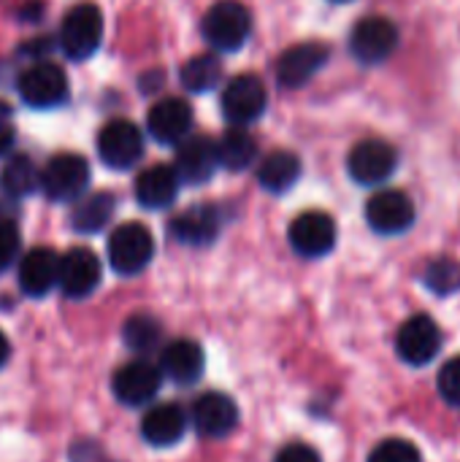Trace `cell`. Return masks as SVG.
Returning <instances> with one entry per match:
<instances>
[{
	"label": "cell",
	"instance_id": "cell-13",
	"mask_svg": "<svg viewBox=\"0 0 460 462\" xmlns=\"http://www.w3.org/2000/svg\"><path fill=\"white\" fill-rule=\"evenodd\" d=\"M290 246L306 257H325L336 246V222L325 211H304L290 225Z\"/></svg>",
	"mask_w": 460,
	"mask_h": 462
},
{
	"label": "cell",
	"instance_id": "cell-8",
	"mask_svg": "<svg viewBox=\"0 0 460 462\" xmlns=\"http://www.w3.org/2000/svg\"><path fill=\"white\" fill-rule=\"evenodd\" d=\"M399 46V27L385 16H366L350 32V51L363 65L385 62Z\"/></svg>",
	"mask_w": 460,
	"mask_h": 462
},
{
	"label": "cell",
	"instance_id": "cell-24",
	"mask_svg": "<svg viewBox=\"0 0 460 462\" xmlns=\"http://www.w3.org/2000/svg\"><path fill=\"white\" fill-rule=\"evenodd\" d=\"M298 179H301V157L287 149H274L271 154L263 157V162L258 168L260 187L274 195L287 192L290 187H296Z\"/></svg>",
	"mask_w": 460,
	"mask_h": 462
},
{
	"label": "cell",
	"instance_id": "cell-10",
	"mask_svg": "<svg viewBox=\"0 0 460 462\" xmlns=\"http://www.w3.org/2000/svg\"><path fill=\"white\" fill-rule=\"evenodd\" d=\"M328 57H331V51L320 41H304V43L290 46L277 60V81H279V87H285V89L306 87L320 73V68L328 62Z\"/></svg>",
	"mask_w": 460,
	"mask_h": 462
},
{
	"label": "cell",
	"instance_id": "cell-17",
	"mask_svg": "<svg viewBox=\"0 0 460 462\" xmlns=\"http://www.w3.org/2000/svg\"><path fill=\"white\" fill-rule=\"evenodd\" d=\"M220 165V154H217V141H211L209 135H187L179 146H176V157H174V168L179 173V179L184 184H203L214 176Z\"/></svg>",
	"mask_w": 460,
	"mask_h": 462
},
{
	"label": "cell",
	"instance_id": "cell-2",
	"mask_svg": "<svg viewBox=\"0 0 460 462\" xmlns=\"http://www.w3.org/2000/svg\"><path fill=\"white\" fill-rule=\"evenodd\" d=\"M106 252H108V263L117 273L136 276L152 263L155 238H152L149 227H144L141 222H125V225L114 227V233L108 236Z\"/></svg>",
	"mask_w": 460,
	"mask_h": 462
},
{
	"label": "cell",
	"instance_id": "cell-30",
	"mask_svg": "<svg viewBox=\"0 0 460 462\" xmlns=\"http://www.w3.org/2000/svg\"><path fill=\"white\" fill-rule=\"evenodd\" d=\"M423 284L434 292V295H455L460 292V263L453 257H439L431 260L423 271Z\"/></svg>",
	"mask_w": 460,
	"mask_h": 462
},
{
	"label": "cell",
	"instance_id": "cell-6",
	"mask_svg": "<svg viewBox=\"0 0 460 462\" xmlns=\"http://www.w3.org/2000/svg\"><path fill=\"white\" fill-rule=\"evenodd\" d=\"M98 154L114 171H130L144 157V133L130 119H111L98 133Z\"/></svg>",
	"mask_w": 460,
	"mask_h": 462
},
{
	"label": "cell",
	"instance_id": "cell-4",
	"mask_svg": "<svg viewBox=\"0 0 460 462\" xmlns=\"http://www.w3.org/2000/svg\"><path fill=\"white\" fill-rule=\"evenodd\" d=\"M103 41V14L92 3H79L70 8L60 24V49L70 60H87L100 49Z\"/></svg>",
	"mask_w": 460,
	"mask_h": 462
},
{
	"label": "cell",
	"instance_id": "cell-9",
	"mask_svg": "<svg viewBox=\"0 0 460 462\" xmlns=\"http://www.w3.org/2000/svg\"><path fill=\"white\" fill-rule=\"evenodd\" d=\"M347 168L358 184L374 187L393 176V171L399 168V152L382 138H366L355 143V149L350 152Z\"/></svg>",
	"mask_w": 460,
	"mask_h": 462
},
{
	"label": "cell",
	"instance_id": "cell-36",
	"mask_svg": "<svg viewBox=\"0 0 460 462\" xmlns=\"http://www.w3.org/2000/svg\"><path fill=\"white\" fill-rule=\"evenodd\" d=\"M8 357H11V344H8V338L3 336V330H0V368L8 363Z\"/></svg>",
	"mask_w": 460,
	"mask_h": 462
},
{
	"label": "cell",
	"instance_id": "cell-31",
	"mask_svg": "<svg viewBox=\"0 0 460 462\" xmlns=\"http://www.w3.org/2000/svg\"><path fill=\"white\" fill-rule=\"evenodd\" d=\"M369 462H423V455L407 439H385L369 455Z\"/></svg>",
	"mask_w": 460,
	"mask_h": 462
},
{
	"label": "cell",
	"instance_id": "cell-33",
	"mask_svg": "<svg viewBox=\"0 0 460 462\" xmlns=\"http://www.w3.org/2000/svg\"><path fill=\"white\" fill-rule=\"evenodd\" d=\"M439 395L450 406H460V357H453L439 371Z\"/></svg>",
	"mask_w": 460,
	"mask_h": 462
},
{
	"label": "cell",
	"instance_id": "cell-37",
	"mask_svg": "<svg viewBox=\"0 0 460 462\" xmlns=\"http://www.w3.org/2000/svg\"><path fill=\"white\" fill-rule=\"evenodd\" d=\"M333 3H350V0H333Z\"/></svg>",
	"mask_w": 460,
	"mask_h": 462
},
{
	"label": "cell",
	"instance_id": "cell-15",
	"mask_svg": "<svg viewBox=\"0 0 460 462\" xmlns=\"http://www.w3.org/2000/svg\"><path fill=\"white\" fill-rule=\"evenodd\" d=\"M160 384H163L160 365H152L146 360H133L122 365L111 379L114 398L125 406H146L160 393Z\"/></svg>",
	"mask_w": 460,
	"mask_h": 462
},
{
	"label": "cell",
	"instance_id": "cell-29",
	"mask_svg": "<svg viewBox=\"0 0 460 462\" xmlns=\"http://www.w3.org/2000/svg\"><path fill=\"white\" fill-rule=\"evenodd\" d=\"M122 338H125L127 349H133L138 355H146V352H152L160 344L163 325L155 317H149V314H133L122 325Z\"/></svg>",
	"mask_w": 460,
	"mask_h": 462
},
{
	"label": "cell",
	"instance_id": "cell-21",
	"mask_svg": "<svg viewBox=\"0 0 460 462\" xmlns=\"http://www.w3.org/2000/svg\"><path fill=\"white\" fill-rule=\"evenodd\" d=\"M179 184L182 179L174 165H149L136 179V200L149 211L168 208L179 195Z\"/></svg>",
	"mask_w": 460,
	"mask_h": 462
},
{
	"label": "cell",
	"instance_id": "cell-7",
	"mask_svg": "<svg viewBox=\"0 0 460 462\" xmlns=\"http://www.w3.org/2000/svg\"><path fill=\"white\" fill-rule=\"evenodd\" d=\"M220 106L230 125H249L263 116L268 106V92L255 73H241L225 84Z\"/></svg>",
	"mask_w": 460,
	"mask_h": 462
},
{
	"label": "cell",
	"instance_id": "cell-20",
	"mask_svg": "<svg viewBox=\"0 0 460 462\" xmlns=\"http://www.w3.org/2000/svg\"><path fill=\"white\" fill-rule=\"evenodd\" d=\"M220 227H222V217H220V208L211 206V203L190 206L187 211H182L168 225L171 236L179 244H187V246H206V244H211L220 236Z\"/></svg>",
	"mask_w": 460,
	"mask_h": 462
},
{
	"label": "cell",
	"instance_id": "cell-5",
	"mask_svg": "<svg viewBox=\"0 0 460 462\" xmlns=\"http://www.w3.org/2000/svg\"><path fill=\"white\" fill-rule=\"evenodd\" d=\"M19 97L33 108H57L68 100V76L60 65L38 60L16 79Z\"/></svg>",
	"mask_w": 460,
	"mask_h": 462
},
{
	"label": "cell",
	"instance_id": "cell-32",
	"mask_svg": "<svg viewBox=\"0 0 460 462\" xmlns=\"http://www.w3.org/2000/svg\"><path fill=\"white\" fill-rule=\"evenodd\" d=\"M19 227L11 219H0V271L14 265V260L19 257Z\"/></svg>",
	"mask_w": 460,
	"mask_h": 462
},
{
	"label": "cell",
	"instance_id": "cell-34",
	"mask_svg": "<svg viewBox=\"0 0 460 462\" xmlns=\"http://www.w3.org/2000/svg\"><path fill=\"white\" fill-rule=\"evenodd\" d=\"M16 141V127H14V114L5 100H0V157L11 152Z\"/></svg>",
	"mask_w": 460,
	"mask_h": 462
},
{
	"label": "cell",
	"instance_id": "cell-23",
	"mask_svg": "<svg viewBox=\"0 0 460 462\" xmlns=\"http://www.w3.org/2000/svg\"><path fill=\"white\" fill-rule=\"evenodd\" d=\"M187 430V414L176 403L152 406L141 420V436L152 447H174Z\"/></svg>",
	"mask_w": 460,
	"mask_h": 462
},
{
	"label": "cell",
	"instance_id": "cell-35",
	"mask_svg": "<svg viewBox=\"0 0 460 462\" xmlns=\"http://www.w3.org/2000/svg\"><path fill=\"white\" fill-rule=\"evenodd\" d=\"M274 462H323L317 449H312L309 444H287L279 449L277 460Z\"/></svg>",
	"mask_w": 460,
	"mask_h": 462
},
{
	"label": "cell",
	"instance_id": "cell-14",
	"mask_svg": "<svg viewBox=\"0 0 460 462\" xmlns=\"http://www.w3.org/2000/svg\"><path fill=\"white\" fill-rule=\"evenodd\" d=\"M100 284V260L87 246H73L60 260V290L70 300L89 298Z\"/></svg>",
	"mask_w": 460,
	"mask_h": 462
},
{
	"label": "cell",
	"instance_id": "cell-3",
	"mask_svg": "<svg viewBox=\"0 0 460 462\" xmlns=\"http://www.w3.org/2000/svg\"><path fill=\"white\" fill-rule=\"evenodd\" d=\"M89 184V165L81 154H54L41 171V192L52 203H73L84 198Z\"/></svg>",
	"mask_w": 460,
	"mask_h": 462
},
{
	"label": "cell",
	"instance_id": "cell-26",
	"mask_svg": "<svg viewBox=\"0 0 460 462\" xmlns=\"http://www.w3.org/2000/svg\"><path fill=\"white\" fill-rule=\"evenodd\" d=\"M217 154H220V165L222 168H228V171H244L258 157V141H255V135L244 125H233L217 141Z\"/></svg>",
	"mask_w": 460,
	"mask_h": 462
},
{
	"label": "cell",
	"instance_id": "cell-11",
	"mask_svg": "<svg viewBox=\"0 0 460 462\" xmlns=\"http://www.w3.org/2000/svg\"><path fill=\"white\" fill-rule=\"evenodd\" d=\"M442 349V330L428 314L409 317L399 336H396V352L409 365H428Z\"/></svg>",
	"mask_w": 460,
	"mask_h": 462
},
{
	"label": "cell",
	"instance_id": "cell-12",
	"mask_svg": "<svg viewBox=\"0 0 460 462\" xmlns=\"http://www.w3.org/2000/svg\"><path fill=\"white\" fill-rule=\"evenodd\" d=\"M366 222L380 236H401L415 225V203L401 189H382L366 203Z\"/></svg>",
	"mask_w": 460,
	"mask_h": 462
},
{
	"label": "cell",
	"instance_id": "cell-27",
	"mask_svg": "<svg viewBox=\"0 0 460 462\" xmlns=\"http://www.w3.org/2000/svg\"><path fill=\"white\" fill-rule=\"evenodd\" d=\"M0 189L8 198H27L41 189V171L27 154H14L0 173Z\"/></svg>",
	"mask_w": 460,
	"mask_h": 462
},
{
	"label": "cell",
	"instance_id": "cell-19",
	"mask_svg": "<svg viewBox=\"0 0 460 462\" xmlns=\"http://www.w3.org/2000/svg\"><path fill=\"white\" fill-rule=\"evenodd\" d=\"M192 425L203 439H225L239 428V409L222 393H206L192 406Z\"/></svg>",
	"mask_w": 460,
	"mask_h": 462
},
{
	"label": "cell",
	"instance_id": "cell-18",
	"mask_svg": "<svg viewBox=\"0 0 460 462\" xmlns=\"http://www.w3.org/2000/svg\"><path fill=\"white\" fill-rule=\"evenodd\" d=\"M60 254L49 246H35L19 260V290L27 298H43L60 284Z\"/></svg>",
	"mask_w": 460,
	"mask_h": 462
},
{
	"label": "cell",
	"instance_id": "cell-16",
	"mask_svg": "<svg viewBox=\"0 0 460 462\" xmlns=\"http://www.w3.org/2000/svg\"><path fill=\"white\" fill-rule=\"evenodd\" d=\"M149 135L163 146H179L187 135H192V108L182 97H163L149 108L146 116Z\"/></svg>",
	"mask_w": 460,
	"mask_h": 462
},
{
	"label": "cell",
	"instance_id": "cell-25",
	"mask_svg": "<svg viewBox=\"0 0 460 462\" xmlns=\"http://www.w3.org/2000/svg\"><path fill=\"white\" fill-rule=\"evenodd\" d=\"M114 211H117V198L111 192L84 195L76 200V208L70 214V227L84 236L100 233L108 225V219L114 217Z\"/></svg>",
	"mask_w": 460,
	"mask_h": 462
},
{
	"label": "cell",
	"instance_id": "cell-1",
	"mask_svg": "<svg viewBox=\"0 0 460 462\" xmlns=\"http://www.w3.org/2000/svg\"><path fill=\"white\" fill-rule=\"evenodd\" d=\"M203 38L217 51H236L252 32V14L239 0H220L203 16Z\"/></svg>",
	"mask_w": 460,
	"mask_h": 462
},
{
	"label": "cell",
	"instance_id": "cell-28",
	"mask_svg": "<svg viewBox=\"0 0 460 462\" xmlns=\"http://www.w3.org/2000/svg\"><path fill=\"white\" fill-rule=\"evenodd\" d=\"M222 79V62L217 54H198L182 65L179 81L190 92H211Z\"/></svg>",
	"mask_w": 460,
	"mask_h": 462
},
{
	"label": "cell",
	"instance_id": "cell-22",
	"mask_svg": "<svg viewBox=\"0 0 460 462\" xmlns=\"http://www.w3.org/2000/svg\"><path fill=\"white\" fill-rule=\"evenodd\" d=\"M203 365H206L203 349L195 341H187V338L171 341L163 349V355H160V371H163V376L171 379L179 387L195 384L201 379V374H203Z\"/></svg>",
	"mask_w": 460,
	"mask_h": 462
}]
</instances>
